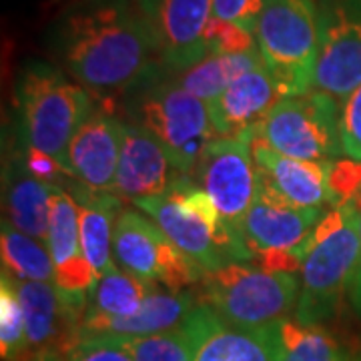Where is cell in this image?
Wrapping results in <instances>:
<instances>
[{"label":"cell","mask_w":361,"mask_h":361,"mask_svg":"<svg viewBox=\"0 0 361 361\" xmlns=\"http://www.w3.org/2000/svg\"><path fill=\"white\" fill-rule=\"evenodd\" d=\"M56 52L68 75L101 101L118 103L165 71L135 0H85L56 26Z\"/></svg>","instance_id":"1"},{"label":"cell","mask_w":361,"mask_h":361,"mask_svg":"<svg viewBox=\"0 0 361 361\" xmlns=\"http://www.w3.org/2000/svg\"><path fill=\"white\" fill-rule=\"evenodd\" d=\"M118 104L130 125L151 133L165 147L183 175H193L207 145L217 139L209 104L187 92L167 71L135 87Z\"/></svg>","instance_id":"2"},{"label":"cell","mask_w":361,"mask_h":361,"mask_svg":"<svg viewBox=\"0 0 361 361\" xmlns=\"http://www.w3.org/2000/svg\"><path fill=\"white\" fill-rule=\"evenodd\" d=\"M133 205L145 211L205 273L253 259L245 241L225 227L209 193L189 175L179 177L165 195L139 199Z\"/></svg>","instance_id":"3"},{"label":"cell","mask_w":361,"mask_h":361,"mask_svg":"<svg viewBox=\"0 0 361 361\" xmlns=\"http://www.w3.org/2000/svg\"><path fill=\"white\" fill-rule=\"evenodd\" d=\"M20 145L63 163L68 142L92 113L90 92L49 63L32 61L16 80Z\"/></svg>","instance_id":"4"},{"label":"cell","mask_w":361,"mask_h":361,"mask_svg":"<svg viewBox=\"0 0 361 361\" xmlns=\"http://www.w3.org/2000/svg\"><path fill=\"white\" fill-rule=\"evenodd\" d=\"M199 303L221 319L241 327H261L289 319L295 313L299 277L269 273L247 263H229L207 271L199 281Z\"/></svg>","instance_id":"5"},{"label":"cell","mask_w":361,"mask_h":361,"mask_svg":"<svg viewBox=\"0 0 361 361\" xmlns=\"http://www.w3.org/2000/svg\"><path fill=\"white\" fill-rule=\"evenodd\" d=\"M255 39L265 65L287 97L313 90L317 0H267Z\"/></svg>","instance_id":"6"},{"label":"cell","mask_w":361,"mask_h":361,"mask_svg":"<svg viewBox=\"0 0 361 361\" xmlns=\"http://www.w3.org/2000/svg\"><path fill=\"white\" fill-rule=\"evenodd\" d=\"M341 106L336 99L310 90L283 97L251 133L277 153L303 161H336L343 157Z\"/></svg>","instance_id":"7"},{"label":"cell","mask_w":361,"mask_h":361,"mask_svg":"<svg viewBox=\"0 0 361 361\" xmlns=\"http://www.w3.org/2000/svg\"><path fill=\"white\" fill-rule=\"evenodd\" d=\"M360 261L357 209L349 203L341 229L313 243L299 273L295 319L303 327L322 325L336 315L351 289Z\"/></svg>","instance_id":"8"},{"label":"cell","mask_w":361,"mask_h":361,"mask_svg":"<svg viewBox=\"0 0 361 361\" xmlns=\"http://www.w3.org/2000/svg\"><path fill=\"white\" fill-rule=\"evenodd\" d=\"M113 255L123 271L173 291H185L205 275V269L185 255L157 223L133 209H125L116 219Z\"/></svg>","instance_id":"9"},{"label":"cell","mask_w":361,"mask_h":361,"mask_svg":"<svg viewBox=\"0 0 361 361\" xmlns=\"http://www.w3.org/2000/svg\"><path fill=\"white\" fill-rule=\"evenodd\" d=\"M361 85V4L317 0V59L313 90L343 104Z\"/></svg>","instance_id":"10"},{"label":"cell","mask_w":361,"mask_h":361,"mask_svg":"<svg viewBox=\"0 0 361 361\" xmlns=\"http://www.w3.org/2000/svg\"><path fill=\"white\" fill-rule=\"evenodd\" d=\"M193 175L213 199L225 227L243 239V221L257 197V169L251 151V130L209 142Z\"/></svg>","instance_id":"11"},{"label":"cell","mask_w":361,"mask_h":361,"mask_svg":"<svg viewBox=\"0 0 361 361\" xmlns=\"http://www.w3.org/2000/svg\"><path fill=\"white\" fill-rule=\"evenodd\" d=\"M11 281L25 311L28 361H40L52 355L66 357V353L78 343L89 295L65 291L56 283L18 281L13 277Z\"/></svg>","instance_id":"12"},{"label":"cell","mask_w":361,"mask_h":361,"mask_svg":"<svg viewBox=\"0 0 361 361\" xmlns=\"http://www.w3.org/2000/svg\"><path fill=\"white\" fill-rule=\"evenodd\" d=\"M169 75H179L209 56L207 28L213 0H135Z\"/></svg>","instance_id":"13"},{"label":"cell","mask_w":361,"mask_h":361,"mask_svg":"<svg viewBox=\"0 0 361 361\" xmlns=\"http://www.w3.org/2000/svg\"><path fill=\"white\" fill-rule=\"evenodd\" d=\"M187 334L193 361H283V322L241 327L221 319L205 303H199L180 323Z\"/></svg>","instance_id":"14"},{"label":"cell","mask_w":361,"mask_h":361,"mask_svg":"<svg viewBox=\"0 0 361 361\" xmlns=\"http://www.w3.org/2000/svg\"><path fill=\"white\" fill-rule=\"evenodd\" d=\"M123 125L111 113L92 111L66 147L61 163L66 175L92 193H115Z\"/></svg>","instance_id":"15"},{"label":"cell","mask_w":361,"mask_h":361,"mask_svg":"<svg viewBox=\"0 0 361 361\" xmlns=\"http://www.w3.org/2000/svg\"><path fill=\"white\" fill-rule=\"evenodd\" d=\"M323 209H301L257 179V197L243 221V241L255 257L271 249H293L311 237Z\"/></svg>","instance_id":"16"},{"label":"cell","mask_w":361,"mask_h":361,"mask_svg":"<svg viewBox=\"0 0 361 361\" xmlns=\"http://www.w3.org/2000/svg\"><path fill=\"white\" fill-rule=\"evenodd\" d=\"M179 177L183 173L173 165L165 147L151 133L130 123L123 125V147L115 179L116 197L129 199L130 203L161 197Z\"/></svg>","instance_id":"17"},{"label":"cell","mask_w":361,"mask_h":361,"mask_svg":"<svg viewBox=\"0 0 361 361\" xmlns=\"http://www.w3.org/2000/svg\"><path fill=\"white\" fill-rule=\"evenodd\" d=\"M251 151L257 179L301 209L334 207L327 185L329 161H303L281 155L251 133Z\"/></svg>","instance_id":"18"},{"label":"cell","mask_w":361,"mask_h":361,"mask_svg":"<svg viewBox=\"0 0 361 361\" xmlns=\"http://www.w3.org/2000/svg\"><path fill=\"white\" fill-rule=\"evenodd\" d=\"M283 97H287L283 87L265 63L241 75L217 99L207 103L217 139L237 137L257 127Z\"/></svg>","instance_id":"19"},{"label":"cell","mask_w":361,"mask_h":361,"mask_svg":"<svg viewBox=\"0 0 361 361\" xmlns=\"http://www.w3.org/2000/svg\"><path fill=\"white\" fill-rule=\"evenodd\" d=\"M199 305L193 291H173L155 285L139 313L130 317H82L80 339H127L145 337L179 327Z\"/></svg>","instance_id":"20"},{"label":"cell","mask_w":361,"mask_h":361,"mask_svg":"<svg viewBox=\"0 0 361 361\" xmlns=\"http://www.w3.org/2000/svg\"><path fill=\"white\" fill-rule=\"evenodd\" d=\"M56 185L32 177L25 167L20 147H14L2 169V203L14 229L47 243L51 195Z\"/></svg>","instance_id":"21"},{"label":"cell","mask_w":361,"mask_h":361,"mask_svg":"<svg viewBox=\"0 0 361 361\" xmlns=\"http://www.w3.org/2000/svg\"><path fill=\"white\" fill-rule=\"evenodd\" d=\"M73 197L78 201V223H80V249L89 259L99 277L116 267L113 255V235L121 209V197L115 193H92L82 185L71 187Z\"/></svg>","instance_id":"22"},{"label":"cell","mask_w":361,"mask_h":361,"mask_svg":"<svg viewBox=\"0 0 361 361\" xmlns=\"http://www.w3.org/2000/svg\"><path fill=\"white\" fill-rule=\"evenodd\" d=\"M263 63L265 61L259 49L241 54H209L201 63L173 77L187 92L205 103H211L241 75Z\"/></svg>","instance_id":"23"},{"label":"cell","mask_w":361,"mask_h":361,"mask_svg":"<svg viewBox=\"0 0 361 361\" xmlns=\"http://www.w3.org/2000/svg\"><path fill=\"white\" fill-rule=\"evenodd\" d=\"M155 283L113 267L99 277L89 293L85 317H130L139 313Z\"/></svg>","instance_id":"24"},{"label":"cell","mask_w":361,"mask_h":361,"mask_svg":"<svg viewBox=\"0 0 361 361\" xmlns=\"http://www.w3.org/2000/svg\"><path fill=\"white\" fill-rule=\"evenodd\" d=\"M0 249L2 273L18 281L54 283V261L47 243L14 229L8 221H2Z\"/></svg>","instance_id":"25"},{"label":"cell","mask_w":361,"mask_h":361,"mask_svg":"<svg viewBox=\"0 0 361 361\" xmlns=\"http://www.w3.org/2000/svg\"><path fill=\"white\" fill-rule=\"evenodd\" d=\"M47 247H49L51 257L54 261V269L73 259L82 257L78 201L63 187L52 189Z\"/></svg>","instance_id":"26"},{"label":"cell","mask_w":361,"mask_h":361,"mask_svg":"<svg viewBox=\"0 0 361 361\" xmlns=\"http://www.w3.org/2000/svg\"><path fill=\"white\" fill-rule=\"evenodd\" d=\"M0 353L6 361H28V339L23 303L8 275L0 283Z\"/></svg>","instance_id":"27"},{"label":"cell","mask_w":361,"mask_h":361,"mask_svg":"<svg viewBox=\"0 0 361 361\" xmlns=\"http://www.w3.org/2000/svg\"><path fill=\"white\" fill-rule=\"evenodd\" d=\"M283 361H341V349L322 325L303 327L295 319L283 322Z\"/></svg>","instance_id":"28"},{"label":"cell","mask_w":361,"mask_h":361,"mask_svg":"<svg viewBox=\"0 0 361 361\" xmlns=\"http://www.w3.org/2000/svg\"><path fill=\"white\" fill-rule=\"evenodd\" d=\"M109 339V337H104ZM133 361H193V348L183 327L145 337L116 339Z\"/></svg>","instance_id":"29"},{"label":"cell","mask_w":361,"mask_h":361,"mask_svg":"<svg viewBox=\"0 0 361 361\" xmlns=\"http://www.w3.org/2000/svg\"><path fill=\"white\" fill-rule=\"evenodd\" d=\"M207 49L209 54H241L257 51L259 47L255 32L213 16L207 28Z\"/></svg>","instance_id":"30"},{"label":"cell","mask_w":361,"mask_h":361,"mask_svg":"<svg viewBox=\"0 0 361 361\" xmlns=\"http://www.w3.org/2000/svg\"><path fill=\"white\" fill-rule=\"evenodd\" d=\"M327 185L334 207L353 203L361 193V161L355 159H336L329 161Z\"/></svg>","instance_id":"31"},{"label":"cell","mask_w":361,"mask_h":361,"mask_svg":"<svg viewBox=\"0 0 361 361\" xmlns=\"http://www.w3.org/2000/svg\"><path fill=\"white\" fill-rule=\"evenodd\" d=\"M339 130H341L343 155L361 161V85L341 104Z\"/></svg>","instance_id":"32"},{"label":"cell","mask_w":361,"mask_h":361,"mask_svg":"<svg viewBox=\"0 0 361 361\" xmlns=\"http://www.w3.org/2000/svg\"><path fill=\"white\" fill-rule=\"evenodd\" d=\"M66 361H133L116 339H80L66 353Z\"/></svg>","instance_id":"33"},{"label":"cell","mask_w":361,"mask_h":361,"mask_svg":"<svg viewBox=\"0 0 361 361\" xmlns=\"http://www.w3.org/2000/svg\"><path fill=\"white\" fill-rule=\"evenodd\" d=\"M267 0H213V14L255 32V26Z\"/></svg>","instance_id":"34"},{"label":"cell","mask_w":361,"mask_h":361,"mask_svg":"<svg viewBox=\"0 0 361 361\" xmlns=\"http://www.w3.org/2000/svg\"><path fill=\"white\" fill-rule=\"evenodd\" d=\"M20 153H23L26 171L32 177L44 180L49 185H56V187H63V183L71 179L66 175L65 169H63V165L54 157L47 155V153H42L35 147H26V145H20Z\"/></svg>","instance_id":"35"},{"label":"cell","mask_w":361,"mask_h":361,"mask_svg":"<svg viewBox=\"0 0 361 361\" xmlns=\"http://www.w3.org/2000/svg\"><path fill=\"white\" fill-rule=\"evenodd\" d=\"M353 205L357 209V227H360V261H357L355 277H353V283L349 289V301H351L355 313L361 317V205L360 203H353Z\"/></svg>","instance_id":"36"},{"label":"cell","mask_w":361,"mask_h":361,"mask_svg":"<svg viewBox=\"0 0 361 361\" xmlns=\"http://www.w3.org/2000/svg\"><path fill=\"white\" fill-rule=\"evenodd\" d=\"M40 361H66L65 357H56V355H52V357H44V360Z\"/></svg>","instance_id":"37"},{"label":"cell","mask_w":361,"mask_h":361,"mask_svg":"<svg viewBox=\"0 0 361 361\" xmlns=\"http://www.w3.org/2000/svg\"><path fill=\"white\" fill-rule=\"evenodd\" d=\"M353 203H360V205H361V193L355 197V201H353Z\"/></svg>","instance_id":"38"},{"label":"cell","mask_w":361,"mask_h":361,"mask_svg":"<svg viewBox=\"0 0 361 361\" xmlns=\"http://www.w3.org/2000/svg\"><path fill=\"white\" fill-rule=\"evenodd\" d=\"M357 2H360V4H361V0H357Z\"/></svg>","instance_id":"39"}]
</instances>
